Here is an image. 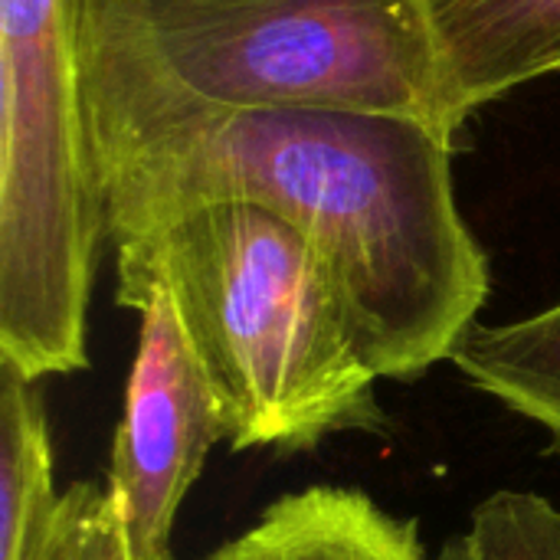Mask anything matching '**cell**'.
<instances>
[{
    "mask_svg": "<svg viewBox=\"0 0 560 560\" xmlns=\"http://www.w3.org/2000/svg\"><path fill=\"white\" fill-rule=\"evenodd\" d=\"M59 495L43 394L0 364V560H23Z\"/></svg>",
    "mask_w": 560,
    "mask_h": 560,
    "instance_id": "obj_9",
    "label": "cell"
},
{
    "mask_svg": "<svg viewBox=\"0 0 560 560\" xmlns=\"http://www.w3.org/2000/svg\"><path fill=\"white\" fill-rule=\"evenodd\" d=\"M450 364L469 387L538 423L560 453V302L505 325H476Z\"/></svg>",
    "mask_w": 560,
    "mask_h": 560,
    "instance_id": "obj_8",
    "label": "cell"
},
{
    "mask_svg": "<svg viewBox=\"0 0 560 560\" xmlns=\"http://www.w3.org/2000/svg\"><path fill=\"white\" fill-rule=\"evenodd\" d=\"M456 131L512 89L560 72V0H427Z\"/></svg>",
    "mask_w": 560,
    "mask_h": 560,
    "instance_id": "obj_6",
    "label": "cell"
},
{
    "mask_svg": "<svg viewBox=\"0 0 560 560\" xmlns=\"http://www.w3.org/2000/svg\"><path fill=\"white\" fill-rule=\"evenodd\" d=\"M203 560H233V558H230V548L223 545V548H217V551H213L210 558H203Z\"/></svg>",
    "mask_w": 560,
    "mask_h": 560,
    "instance_id": "obj_12",
    "label": "cell"
},
{
    "mask_svg": "<svg viewBox=\"0 0 560 560\" xmlns=\"http://www.w3.org/2000/svg\"><path fill=\"white\" fill-rule=\"evenodd\" d=\"M108 243L210 207L253 203L331 266L381 381H417L476 328L489 259L459 213L453 138L361 108L194 118L102 161Z\"/></svg>",
    "mask_w": 560,
    "mask_h": 560,
    "instance_id": "obj_1",
    "label": "cell"
},
{
    "mask_svg": "<svg viewBox=\"0 0 560 560\" xmlns=\"http://www.w3.org/2000/svg\"><path fill=\"white\" fill-rule=\"evenodd\" d=\"M75 33L98 171L256 108L387 112L456 138L427 0H75Z\"/></svg>",
    "mask_w": 560,
    "mask_h": 560,
    "instance_id": "obj_2",
    "label": "cell"
},
{
    "mask_svg": "<svg viewBox=\"0 0 560 560\" xmlns=\"http://www.w3.org/2000/svg\"><path fill=\"white\" fill-rule=\"evenodd\" d=\"M151 289L171 299L233 450L387 430L348 299L282 217L210 203L115 246V302L138 308Z\"/></svg>",
    "mask_w": 560,
    "mask_h": 560,
    "instance_id": "obj_3",
    "label": "cell"
},
{
    "mask_svg": "<svg viewBox=\"0 0 560 560\" xmlns=\"http://www.w3.org/2000/svg\"><path fill=\"white\" fill-rule=\"evenodd\" d=\"M23 560H131L108 489L98 482L69 486L36 528Z\"/></svg>",
    "mask_w": 560,
    "mask_h": 560,
    "instance_id": "obj_11",
    "label": "cell"
},
{
    "mask_svg": "<svg viewBox=\"0 0 560 560\" xmlns=\"http://www.w3.org/2000/svg\"><path fill=\"white\" fill-rule=\"evenodd\" d=\"M135 312L141 315V335L105 489L118 509L128 558L174 560L177 512L226 433L171 299L151 289Z\"/></svg>",
    "mask_w": 560,
    "mask_h": 560,
    "instance_id": "obj_5",
    "label": "cell"
},
{
    "mask_svg": "<svg viewBox=\"0 0 560 560\" xmlns=\"http://www.w3.org/2000/svg\"><path fill=\"white\" fill-rule=\"evenodd\" d=\"M430 560H560V509L538 492L502 489Z\"/></svg>",
    "mask_w": 560,
    "mask_h": 560,
    "instance_id": "obj_10",
    "label": "cell"
},
{
    "mask_svg": "<svg viewBox=\"0 0 560 560\" xmlns=\"http://www.w3.org/2000/svg\"><path fill=\"white\" fill-rule=\"evenodd\" d=\"M226 548L233 560H430L413 518H397L371 495L338 486L272 502Z\"/></svg>",
    "mask_w": 560,
    "mask_h": 560,
    "instance_id": "obj_7",
    "label": "cell"
},
{
    "mask_svg": "<svg viewBox=\"0 0 560 560\" xmlns=\"http://www.w3.org/2000/svg\"><path fill=\"white\" fill-rule=\"evenodd\" d=\"M108 207L75 0H0V364L26 381L89 368L85 322Z\"/></svg>",
    "mask_w": 560,
    "mask_h": 560,
    "instance_id": "obj_4",
    "label": "cell"
}]
</instances>
